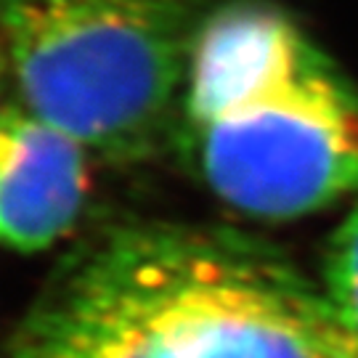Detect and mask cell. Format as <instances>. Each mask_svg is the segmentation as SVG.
I'll list each match as a JSON object with an SVG mask.
<instances>
[{
    "label": "cell",
    "instance_id": "cell-4",
    "mask_svg": "<svg viewBox=\"0 0 358 358\" xmlns=\"http://www.w3.org/2000/svg\"><path fill=\"white\" fill-rule=\"evenodd\" d=\"M88 194L85 146L29 109H0V247L38 252L77 223Z\"/></svg>",
    "mask_w": 358,
    "mask_h": 358
},
{
    "label": "cell",
    "instance_id": "cell-2",
    "mask_svg": "<svg viewBox=\"0 0 358 358\" xmlns=\"http://www.w3.org/2000/svg\"><path fill=\"white\" fill-rule=\"evenodd\" d=\"M183 133L217 199L292 220L358 192V85L271 0H223L189 56Z\"/></svg>",
    "mask_w": 358,
    "mask_h": 358
},
{
    "label": "cell",
    "instance_id": "cell-6",
    "mask_svg": "<svg viewBox=\"0 0 358 358\" xmlns=\"http://www.w3.org/2000/svg\"><path fill=\"white\" fill-rule=\"evenodd\" d=\"M6 56H8V48H6V38H3V29H0V77H3V66H6Z\"/></svg>",
    "mask_w": 358,
    "mask_h": 358
},
{
    "label": "cell",
    "instance_id": "cell-3",
    "mask_svg": "<svg viewBox=\"0 0 358 358\" xmlns=\"http://www.w3.org/2000/svg\"><path fill=\"white\" fill-rule=\"evenodd\" d=\"M213 0H0L24 106L103 157L162 141Z\"/></svg>",
    "mask_w": 358,
    "mask_h": 358
},
{
    "label": "cell",
    "instance_id": "cell-5",
    "mask_svg": "<svg viewBox=\"0 0 358 358\" xmlns=\"http://www.w3.org/2000/svg\"><path fill=\"white\" fill-rule=\"evenodd\" d=\"M321 284L358 345V205L327 247Z\"/></svg>",
    "mask_w": 358,
    "mask_h": 358
},
{
    "label": "cell",
    "instance_id": "cell-1",
    "mask_svg": "<svg viewBox=\"0 0 358 358\" xmlns=\"http://www.w3.org/2000/svg\"><path fill=\"white\" fill-rule=\"evenodd\" d=\"M0 358H358L324 284L215 226H106L53 268Z\"/></svg>",
    "mask_w": 358,
    "mask_h": 358
}]
</instances>
